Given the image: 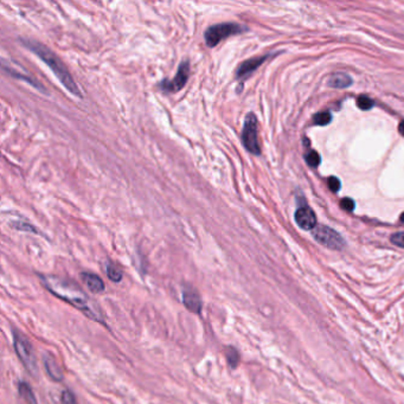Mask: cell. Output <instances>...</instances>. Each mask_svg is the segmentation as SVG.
<instances>
[{
	"mask_svg": "<svg viewBox=\"0 0 404 404\" xmlns=\"http://www.w3.org/2000/svg\"><path fill=\"white\" fill-rule=\"evenodd\" d=\"M242 144L248 152L254 155L261 154V147L259 142V125L257 117L254 113H248L244 119L243 128H242Z\"/></svg>",
	"mask_w": 404,
	"mask_h": 404,
	"instance_id": "cell-5",
	"label": "cell"
},
{
	"mask_svg": "<svg viewBox=\"0 0 404 404\" xmlns=\"http://www.w3.org/2000/svg\"><path fill=\"white\" fill-rule=\"evenodd\" d=\"M38 278L40 279L44 287L56 298L68 302L76 310L81 311L89 319L104 324V318L100 308L95 302L90 300V298L77 285L72 284L68 280L56 278V276L38 274Z\"/></svg>",
	"mask_w": 404,
	"mask_h": 404,
	"instance_id": "cell-1",
	"label": "cell"
},
{
	"mask_svg": "<svg viewBox=\"0 0 404 404\" xmlns=\"http://www.w3.org/2000/svg\"><path fill=\"white\" fill-rule=\"evenodd\" d=\"M43 363H44V368H45V371L47 374V376L53 382H62L63 378V372L62 369L59 368V365L57 364L56 359L50 355H45L43 357Z\"/></svg>",
	"mask_w": 404,
	"mask_h": 404,
	"instance_id": "cell-11",
	"label": "cell"
},
{
	"mask_svg": "<svg viewBox=\"0 0 404 404\" xmlns=\"http://www.w3.org/2000/svg\"><path fill=\"white\" fill-rule=\"evenodd\" d=\"M355 202L351 198H344L342 199V202H340V208L343 210H346V211L351 212L353 211V209H355Z\"/></svg>",
	"mask_w": 404,
	"mask_h": 404,
	"instance_id": "cell-24",
	"label": "cell"
},
{
	"mask_svg": "<svg viewBox=\"0 0 404 404\" xmlns=\"http://www.w3.org/2000/svg\"><path fill=\"white\" fill-rule=\"evenodd\" d=\"M331 121H332V115L327 112L318 113L313 117V122L316 123V125H319V126L329 125Z\"/></svg>",
	"mask_w": 404,
	"mask_h": 404,
	"instance_id": "cell-19",
	"label": "cell"
},
{
	"mask_svg": "<svg viewBox=\"0 0 404 404\" xmlns=\"http://www.w3.org/2000/svg\"><path fill=\"white\" fill-rule=\"evenodd\" d=\"M225 356H227V362L229 367L231 369H236L240 364V353L232 346H228L227 351H225Z\"/></svg>",
	"mask_w": 404,
	"mask_h": 404,
	"instance_id": "cell-16",
	"label": "cell"
},
{
	"mask_svg": "<svg viewBox=\"0 0 404 404\" xmlns=\"http://www.w3.org/2000/svg\"><path fill=\"white\" fill-rule=\"evenodd\" d=\"M295 221H297L299 227L304 229V230H313L317 225L316 215H314L313 210L308 208V206L297 210Z\"/></svg>",
	"mask_w": 404,
	"mask_h": 404,
	"instance_id": "cell-10",
	"label": "cell"
},
{
	"mask_svg": "<svg viewBox=\"0 0 404 404\" xmlns=\"http://www.w3.org/2000/svg\"><path fill=\"white\" fill-rule=\"evenodd\" d=\"M305 159H306V163L310 165L311 167H317L319 166L320 161H321V157L320 154L318 153L316 151H311L308 152V153L305 155Z\"/></svg>",
	"mask_w": 404,
	"mask_h": 404,
	"instance_id": "cell-20",
	"label": "cell"
},
{
	"mask_svg": "<svg viewBox=\"0 0 404 404\" xmlns=\"http://www.w3.org/2000/svg\"><path fill=\"white\" fill-rule=\"evenodd\" d=\"M391 242L396 246L404 248V232H396L391 236Z\"/></svg>",
	"mask_w": 404,
	"mask_h": 404,
	"instance_id": "cell-25",
	"label": "cell"
},
{
	"mask_svg": "<svg viewBox=\"0 0 404 404\" xmlns=\"http://www.w3.org/2000/svg\"><path fill=\"white\" fill-rule=\"evenodd\" d=\"M401 221H402V222H404V212H403V214H402V215H401Z\"/></svg>",
	"mask_w": 404,
	"mask_h": 404,
	"instance_id": "cell-27",
	"label": "cell"
},
{
	"mask_svg": "<svg viewBox=\"0 0 404 404\" xmlns=\"http://www.w3.org/2000/svg\"><path fill=\"white\" fill-rule=\"evenodd\" d=\"M357 106L361 108L362 110H369L375 106V102L368 96H359L357 98Z\"/></svg>",
	"mask_w": 404,
	"mask_h": 404,
	"instance_id": "cell-21",
	"label": "cell"
},
{
	"mask_svg": "<svg viewBox=\"0 0 404 404\" xmlns=\"http://www.w3.org/2000/svg\"><path fill=\"white\" fill-rule=\"evenodd\" d=\"M327 185H329L330 190L332 192H338L340 187H342V183H340V180L337 177H330L329 180H327Z\"/></svg>",
	"mask_w": 404,
	"mask_h": 404,
	"instance_id": "cell-23",
	"label": "cell"
},
{
	"mask_svg": "<svg viewBox=\"0 0 404 404\" xmlns=\"http://www.w3.org/2000/svg\"><path fill=\"white\" fill-rule=\"evenodd\" d=\"M11 225H12V227H13V229H17V230L27 231V232H33V234H40L39 230H37V229L34 228L32 224L26 223V222H21V221L12 222Z\"/></svg>",
	"mask_w": 404,
	"mask_h": 404,
	"instance_id": "cell-18",
	"label": "cell"
},
{
	"mask_svg": "<svg viewBox=\"0 0 404 404\" xmlns=\"http://www.w3.org/2000/svg\"><path fill=\"white\" fill-rule=\"evenodd\" d=\"M313 236L316 241L330 249L340 250L345 247V241L338 232L325 225H320L313 230Z\"/></svg>",
	"mask_w": 404,
	"mask_h": 404,
	"instance_id": "cell-7",
	"label": "cell"
},
{
	"mask_svg": "<svg viewBox=\"0 0 404 404\" xmlns=\"http://www.w3.org/2000/svg\"><path fill=\"white\" fill-rule=\"evenodd\" d=\"M183 304L187 310L195 314H199L202 312V299L199 293L196 289L187 287L183 291Z\"/></svg>",
	"mask_w": 404,
	"mask_h": 404,
	"instance_id": "cell-9",
	"label": "cell"
},
{
	"mask_svg": "<svg viewBox=\"0 0 404 404\" xmlns=\"http://www.w3.org/2000/svg\"><path fill=\"white\" fill-rule=\"evenodd\" d=\"M20 43L49 66L50 70L55 74L58 81L69 93L77 97H82V91L79 90L77 83L72 78V75L70 74L69 69L66 68L63 60L51 49H49L42 43L37 42V40L30 39V38H20Z\"/></svg>",
	"mask_w": 404,
	"mask_h": 404,
	"instance_id": "cell-2",
	"label": "cell"
},
{
	"mask_svg": "<svg viewBox=\"0 0 404 404\" xmlns=\"http://www.w3.org/2000/svg\"><path fill=\"white\" fill-rule=\"evenodd\" d=\"M2 69H4V71L7 72V74L11 76V77H14V78H18V79H21V81H25L26 83H28L30 85H32V87L38 89L39 91H42V93H44V94L46 93V90L44 89L42 83H40V82H38L37 79H34L33 77H31V76L21 74V72L18 71V70H14V69L9 68V66L5 65V64L2 65Z\"/></svg>",
	"mask_w": 404,
	"mask_h": 404,
	"instance_id": "cell-13",
	"label": "cell"
},
{
	"mask_svg": "<svg viewBox=\"0 0 404 404\" xmlns=\"http://www.w3.org/2000/svg\"><path fill=\"white\" fill-rule=\"evenodd\" d=\"M269 56L270 55H263L259 57H253V58L244 60L243 63H241L238 69L236 70V79L244 81V79L250 77V75L253 74L256 69H259V66L262 65L263 63L269 58Z\"/></svg>",
	"mask_w": 404,
	"mask_h": 404,
	"instance_id": "cell-8",
	"label": "cell"
},
{
	"mask_svg": "<svg viewBox=\"0 0 404 404\" xmlns=\"http://www.w3.org/2000/svg\"><path fill=\"white\" fill-rule=\"evenodd\" d=\"M60 403L62 404H77V401H76V397L74 394L70 390H64L62 393V396H60Z\"/></svg>",
	"mask_w": 404,
	"mask_h": 404,
	"instance_id": "cell-22",
	"label": "cell"
},
{
	"mask_svg": "<svg viewBox=\"0 0 404 404\" xmlns=\"http://www.w3.org/2000/svg\"><path fill=\"white\" fill-rule=\"evenodd\" d=\"M352 83H353V79L346 74H336V75L331 76V77L329 78V81H327L329 87L338 88V89L348 88Z\"/></svg>",
	"mask_w": 404,
	"mask_h": 404,
	"instance_id": "cell-14",
	"label": "cell"
},
{
	"mask_svg": "<svg viewBox=\"0 0 404 404\" xmlns=\"http://www.w3.org/2000/svg\"><path fill=\"white\" fill-rule=\"evenodd\" d=\"M81 278L90 292L96 293V294L104 292L106 286H104L102 279L98 275L93 274V273H81Z\"/></svg>",
	"mask_w": 404,
	"mask_h": 404,
	"instance_id": "cell-12",
	"label": "cell"
},
{
	"mask_svg": "<svg viewBox=\"0 0 404 404\" xmlns=\"http://www.w3.org/2000/svg\"><path fill=\"white\" fill-rule=\"evenodd\" d=\"M399 132H400L401 135L404 136V120L401 121V123H400V126H399Z\"/></svg>",
	"mask_w": 404,
	"mask_h": 404,
	"instance_id": "cell-26",
	"label": "cell"
},
{
	"mask_svg": "<svg viewBox=\"0 0 404 404\" xmlns=\"http://www.w3.org/2000/svg\"><path fill=\"white\" fill-rule=\"evenodd\" d=\"M190 60L189 59H184L183 62H180L179 66H178L177 74L174 76V78L168 79L164 78L163 81L159 83V88L166 94H174L177 91H179L180 89L184 88V85L187 83L189 81V76H190Z\"/></svg>",
	"mask_w": 404,
	"mask_h": 404,
	"instance_id": "cell-6",
	"label": "cell"
},
{
	"mask_svg": "<svg viewBox=\"0 0 404 404\" xmlns=\"http://www.w3.org/2000/svg\"><path fill=\"white\" fill-rule=\"evenodd\" d=\"M106 273L108 279L113 282H120L122 280V272L115 265L108 262L106 265Z\"/></svg>",
	"mask_w": 404,
	"mask_h": 404,
	"instance_id": "cell-17",
	"label": "cell"
},
{
	"mask_svg": "<svg viewBox=\"0 0 404 404\" xmlns=\"http://www.w3.org/2000/svg\"><path fill=\"white\" fill-rule=\"evenodd\" d=\"M248 31V27L234 21L228 23H219L209 26L204 32V40L208 47L217 46L222 40L227 39L228 37L241 34Z\"/></svg>",
	"mask_w": 404,
	"mask_h": 404,
	"instance_id": "cell-3",
	"label": "cell"
},
{
	"mask_svg": "<svg viewBox=\"0 0 404 404\" xmlns=\"http://www.w3.org/2000/svg\"><path fill=\"white\" fill-rule=\"evenodd\" d=\"M13 346L19 361L21 362L24 368L30 372L31 376L36 377L38 374V368L32 345L23 333L18 332L15 330H13Z\"/></svg>",
	"mask_w": 404,
	"mask_h": 404,
	"instance_id": "cell-4",
	"label": "cell"
},
{
	"mask_svg": "<svg viewBox=\"0 0 404 404\" xmlns=\"http://www.w3.org/2000/svg\"><path fill=\"white\" fill-rule=\"evenodd\" d=\"M18 393L27 404H37L36 396H34L32 389L25 382H19L18 384Z\"/></svg>",
	"mask_w": 404,
	"mask_h": 404,
	"instance_id": "cell-15",
	"label": "cell"
}]
</instances>
